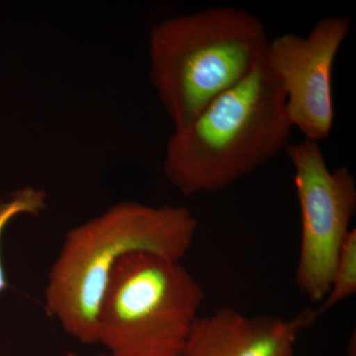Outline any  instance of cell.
Here are the masks:
<instances>
[{
  "instance_id": "2",
  "label": "cell",
  "mask_w": 356,
  "mask_h": 356,
  "mask_svg": "<svg viewBox=\"0 0 356 356\" xmlns=\"http://www.w3.org/2000/svg\"><path fill=\"white\" fill-rule=\"evenodd\" d=\"M292 129L284 92L264 57L186 127L175 129L163 172L186 197L222 191L286 149Z\"/></svg>"
},
{
  "instance_id": "7",
  "label": "cell",
  "mask_w": 356,
  "mask_h": 356,
  "mask_svg": "<svg viewBox=\"0 0 356 356\" xmlns=\"http://www.w3.org/2000/svg\"><path fill=\"white\" fill-rule=\"evenodd\" d=\"M315 322L310 309L291 318L248 317L222 307L198 318L184 356H295L300 332Z\"/></svg>"
},
{
  "instance_id": "1",
  "label": "cell",
  "mask_w": 356,
  "mask_h": 356,
  "mask_svg": "<svg viewBox=\"0 0 356 356\" xmlns=\"http://www.w3.org/2000/svg\"><path fill=\"white\" fill-rule=\"evenodd\" d=\"M197 226L184 206L121 201L69 229L49 271L47 315L79 343H97L98 312L117 264L133 252L181 261Z\"/></svg>"
},
{
  "instance_id": "8",
  "label": "cell",
  "mask_w": 356,
  "mask_h": 356,
  "mask_svg": "<svg viewBox=\"0 0 356 356\" xmlns=\"http://www.w3.org/2000/svg\"><path fill=\"white\" fill-rule=\"evenodd\" d=\"M356 292V229H351L339 250L332 273V284L321 305L313 310L317 321L325 312L331 310Z\"/></svg>"
},
{
  "instance_id": "9",
  "label": "cell",
  "mask_w": 356,
  "mask_h": 356,
  "mask_svg": "<svg viewBox=\"0 0 356 356\" xmlns=\"http://www.w3.org/2000/svg\"><path fill=\"white\" fill-rule=\"evenodd\" d=\"M48 195L46 191L38 187L27 186L18 189L11 194L7 200L0 202V245L2 234L14 218L20 215L38 216L46 210ZM7 281L2 264L1 250H0V294L6 289Z\"/></svg>"
},
{
  "instance_id": "3",
  "label": "cell",
  "mask_w": 356,
  "mask_h": 356,
  "mask_svg": "<svg viewBox=\"0 0 356 356\" xmlns=\"http://www.w3.org/2000/svg\"><path fill=\"white\" fill-rule=\"evenodd\" d=\"M266 28L254 14L214 7L168 18L149 34V79L175 129L186 127L215 98L266 57Z\"/></svg>"
},
{
  "instance_id": "6",
  "label": "cell",
  "mask_w": 356,
  "mask_h": 356,
  "mask_svg": "<svg viewBox=\"0 0 356 356\" xmlns=\"http://www.w3.org/2000/svg\"><path fill=\"white\" fill-rule=\"evenodd\" d=\"M350 31V20H318L307 36L294 33L269 40L266 62L285 95L288 117L305 139L324 140L334 121L332 69Z\"/></svg>"
},
{
  "instance_id": "10",
  "label": "cell",
  "mask_w": 356,
  "mask_h": 356,
  "mask_svg": "<svg viewBox=\"0 0 356 356\" xmlns=\"http://www.w3.org/2000/svg\"><path fill=\"white\" fill-rule=\"evenodd\" d=\"M65 356H83V355H77V353H67V355H65ZM95 356H114V355H110V353H107V355H95Z\"/></svg>"
},
{
  "instance_id": "5",
  "label": "cell",
  "mask_w": 356,
  "mask_h": 356,
  "mask_svg": "<svg viewBox=\"0 0 356 356\" xmlns=\"http://www.w3.org/2000/svg\"><path fill=\"white\" fill-rule=\"evenodd\" d=\"M294 168L301 212V245L295 282L313 303L332 284L337 255L356 212V181L346 166L330 170L317 142L304 140L285 149Z\"/></svg>"
},
{
  "instance_id": "4",
  "label": "cell",
  "mask_w": 356,
  "mask_h": 356,
  "mask_svg": "<svg viewBox=\"0 0 356 356\" xmlns=\"http://www.w3.org/2000/svg\"><path fill=\"white\" fill-rule=\"evenodd\" d=\"M205 292L181 261L149 252L124 257L97 317V343L114 356H184Z\"/></svg>"
}]
</instances>
